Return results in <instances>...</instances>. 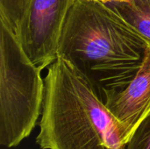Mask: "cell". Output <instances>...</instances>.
<instances>
[{
  "label": "cell",
  "instance_id": "6da1fadb",
  "mask_svg": "<svg viewBox=\"0 0 150 149\" xmlns=\"http://www.w3.org/2000/svg\"><path fill=\"white\" fill-rule=\"evenodd\" d=\"M149 42L119 13L95 0H74L57 47L105 104L125 90L141 68Z\"/></svg>",
  "mask_w": 150,
  "mask_h": 149
},
{
  "label": "cell",
  "instance_id": "7a4b0ae2",
  "mask_svg": "<svg viewBox=\"0 0 150 149\" xmlns=\"http://www.w3.org/2000/svg\"><path fill=\"white\" fill-rule=\"evenodd\" d=\"M44 83L40 148L127 149L117 119L68 62L57 58Z\"/></svg>",
  "mask_w": 150,
  "mask_h": 149
},
{
  "label": "cell",
  "instance_id": "3957f363",
  "mask_svg": "<svg viewBox=\"0 0 150 149\" xmlns=\"http://www.w3.org/2000/svg\"><path fill=\"white\" fill-rule=\"evenodd\" d=\"M15 33L0 21V144L13 148L28 137L41 113L45 83Z\"/></svg>",
  "mask_w": 150,
  "mask_h": 149
},
{
  "label": "cell",
  "instance_id": "277c9868",
  "mask_svg": "<svg viewBox=\"0 0 150 149\" xmlns=\"http://www.w3.org/2000/svg\"><path fill=\"white\" fill-rule=\"evenodd\" d=\"M74 0H30L15 34L33 65L43 70L57 59L59 39Z\"/></svg>",
  "mask_w": 150,
  "mask_h": 149
},
{
  "label": "cell",
  "instance_id": "5b68a950",
  "mask_svg": "<svg viewBox=\"0 0 150 149\" xmlns=\"http://www.w3.org/2000/svg\"><path fill=\"white\" fill-rule=\"evenodd\" d=\"M105 106L117 119L122 129L127 145L131 134L150 112V46L138 73L122 91L111 97Z\"/></svg>",
  "mask_w": 150,
  "mask_h": 149
},
{
  "label": "cell",
  "instance_id": "8992f818",
  "mask_svg": "<svg viewBox=\"0 0 150 149\" xmlns=\"http://www.w3.org/2000/svg\"><path fill=\"white\" fill-rule=\"evenodd\" d=\"M135 29L150 46V0H132L107 4Z\"/></svg>",
  "mask_w": 150,
  "mask_h": 149
},
{
  "label": "cell",
  "instance_id": "52a82bcc",
  "mask_svg": "<svg viewBox=\"0 0 150 149\" xmlns=\"http://www.w3.org/2000/svg\"><path fill=\"white\" fill-rule=\"evenodd\" d=\"M30 0H0V21L15 34Z\"/></svg>",
  "mask_w": 150,
  "mask_h": 149
},
{
  "label": "cell",
  "instance_id": "ba28073f",
  "mask_svg": "<svg viewBox=\"0 0 150 149\" xmlns=\"http://www.w3.org/2000/svg\"><path fill=\"white\" fill-rule=\"evenodd\" d=\"M127 149H150V112L131 134L127 142Z\"/></svg>",
  "mask_w": 150,
  "mask_h": 149
},
{
  "label": "cell",
  "instance_id": "9c48e42d",
  "mask_svg": "<svg viewBox=\"0 0 150 149\" xmlns=\"http://www.w3.org/2000/svg\"><path fill=\"white\" fill-rule=\"evenodd\" d=\"M95 1H98V2L107 4L110 3H117V2H130L132 0H95Z\"/></svg>",
  "mask_w": 150,
  "mask_h": 149
}]
</instances>
